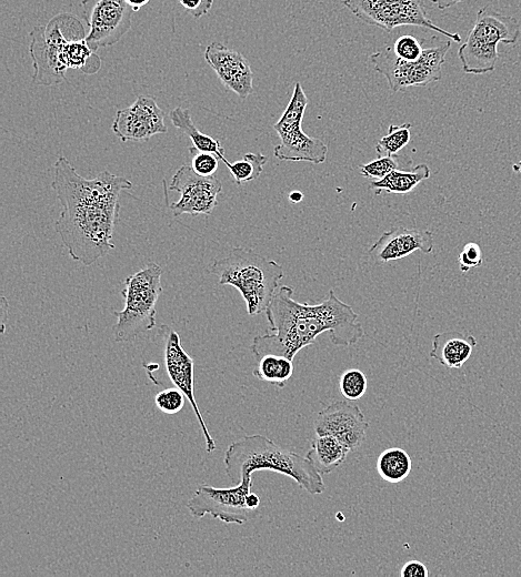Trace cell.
Here are the masks:
<instances>
[{
  "instance_id": "22",
  "label": "cell",
  "mask_w": 521,
  "mask_h": 577,
  "mask_svg": "<svg viewBox=\"0 0 521 577\" xmlns=\"http://www.w3.org/2000/svg\"><path fill=\"white\" fill-rule=\"evenodd\" d=\"M169 117L172 124L189 136L193 148L199 151L214 153L219 160L224 158V149L220 141L201 132L192 121L188 109L177 107L170 111Z\"/></svg>"
},
{
  "instance_id": "9",
  "label": "cell",
  "mask_w": 521,
  "mask_h": 577,
  "mask_svg": "<svg viewBox=\"0 0 521 577\" xmlns=\"http://www.w3.org/2000/svg\"><path fill=\"white\" fill-rule=\"evenodd\" d=\"M308 105L307 95L300 82H295L290 101L273 124L280 144L273 149V155L282 161H307L313 164L323 163L327 159L328 145L320 139L302 131V120Z\"/></svg>"
},
{
  "instance_id": "1",
  "label": "cell",
  "mask_w": 521,
  "mask_h": 577,
  "mask_svg": "<svg viewBox=\"0 0 521 577\" xmlns=\"http://www.w3.org/2000/svg\"><path fill=\"white\" fill-rule=\"evenodd\" d=\"M51 186L61 205L54 227L72 260L89 266L114 249L119 196L132 188L130 180L108 170L86 179L60 156L53 164Z\"/></svg>"
},
{
  "instance_id": "27",
  "label": "cell",
  "mask_w": 521,
  "mask_h": 577,
  "mask_svg": "<svg viewBox=\"0 0 521 577\" xmlns=\"http://www.w3.org/2000/svg\"><path fill=\"white\" fill-rule=\"evenodd\" d=\"M412 124L407 122L400 125L390 124L388 133L375 143V151L381 155L397 154L403 149L411 139L410 130Z\"/></svg>"
},
{
  "instance_id": "10",
  "label": "cell",
  "mask_w": 521,
  "mask_h": 577,
  "mask_svg": "<svg viewBox=\"0 0 521 577\" xmlns=\"http://www.w3.org/2000/svg\"><path fill=\"white\" fill-rule=\"evenodd\" d=\"M342 3L367 24L388 32L397 27L415 26L437 31L452 41H461L459 33L447 31L431 21L424 0H343Z\"/></svg>"
},
{
  "instance_id": "17",
  "label": "cell",
  "mask_w": 521,
  "mask_h": 577,
  "mask_svg": "<svg viewBox=\"0 0 521 577\" xmlns=\"http://www.w3.org/2000/svg\"><path fill=\"white\" fill-rule=\"evenodd\" d=\"M204 60L216 72L222 84L241 99L253 91V75L244 55L222 43L211 42L204 50Z\"/></svg>"
},
{
  "instance_id": "32",
  "label": "cell",
  "mask_w": 521,
  "mask_h": 577,
  "mask_svg": "<svg viewBox=\"0 0 521 577\" xmlns=\"http://www.w3.org/2000/svg\"><path fill=\"white\" fill-rule=\"evenodd\" d=\"M460 271L462 273L469 272L473 267L482 264V251L475 242L467 243L458 256Z\"/></svg>"
},
{
  "instance_id": "12",
  "label": "cell",
  "mask_w": 521,
  "mask_h": 577,
  "mask_svg": "<svg viewBox=\"0 0 521 577\" xmlns=\"http://www.w3.org/2000/svg\"><path fill=\"white\" fill-rule=\"evenodd\" d=\"M156 337L160 340L163 350V365L166 373L189 402L202 432L206 452L216 449V442L211 437L194 396V362L183 350L179 334L169 325L162 324Z\"/></svg>"
},
{
  "instance_id": "3",
  "label": "cell",
  "mask_w": 521,
  "mask_h": 577,
  "mask_svg": "<svg viewBox=\"0 0 521 577\" xmlns=\"http://www.w3.org/2000/svg\"><path fill=\"white\" fill-rule=\"evenodd\" d=\"M227 476L239 483L257 470L285 475L311 495L325 490L322 475L307 456L283 448L264 435H246L232 442L223 457Z\"/></svg>"
},
{
  "instance_id": "18",
  "label": "cell",
  "mask_w": 521,
  "mask_h": 577,
  "mask_svg": "<svg viewBox=\"0 0 521 577\" xmlns=\"http://www.w3.org/2000/svg\"><path fill=\"white\" fill-rule=\"evenodd\" d=\"M433 233L428 230L393 227L384 233L370 246L368 253L377 263L407 257L415 251L431 253Z\"/></svg>"
},
{
  "instance_id": "34",
  "label": "cell",
  "mask_w": 521,
  "mask_h": 577,
  "mask_svg": "<svg viewBox=\"0 0 521 577\" xmlns=\"http://www.w3.org/2000/svg\"><path fill=\"white\" fill-rule=\"evenodd\" d=\"M401 577H427L429 576V569L424 564L419 560H409L407 561L401 570Z\"/></svg>"
},
{
  "instance_id": "39",
  "label": "cell",
  "mask_w": 521,
  "mask_h": 577,
  "mask_svg": "<svg viewBox=\"0 0 521 577\" xmlns=\"http://www.w3.org/2000/svg\"><path fill=\"white\" fill-rule=\"evenodd\" d=\"M514 172L521 173V159L512 165Z\"/></svg>"
},
{
  "instance_id": "6",
  "label": "cell",
  "mask_w": 521,
  "mask_h": 577,
  "mask_svg": "<svg viewBox=\"0 0 521 577\" xmlns=\"http://www.w3.org/2000/svg\"><path fill=\"white\" fill-rule=\"evenodd\" d=\"M520 37V22L514 17L504 16L491 6L482 7L458 50L462 70L471 74L492 72L499 59L498 44H514Z\"/></svg>"
},
{
  "instance_id": "23",
  "label": "cell",
  "mask_w": 521,
  "mask_h": 577,
  "mask_svg": "<svg viewBox=\"0 0 521 577\" xmlns=\"http://www.w3.org/2000/svg\"><path fill=\"white\" fill-rule=\"evenodd\" d=\"M294 371L293 361L275 354H265L257 360L252 374L261 382L284 387Z\"/></svg>"
},
{
  "instance_id": "33",
  "label": "cell",
  "mask_w": 521,
  "mask_h": 577,
  "mask_svg": "<svg viewBox=\"0 0 521 577\" xmlns=\"http://www.w3.org/2000/svg\"><path fill=\"white\" fill-rule=\"evenodd\" d=\"M184 10L193 18L206 16L212 8L213 0H178Z\"/></svg>"
},
{
  "instance_id": "38",
  "label": "cell",
  "mask_w": 521,
  "mask_h": 577,
  "mask_svg": "<svg viewBox=\"0 0 521 577\" xmlns=\"http://www.w3.org/2000/svg\"><path fill=\"white\" fill-rule=\"evenodd\" d=\"M288 199L292 203H299L303 200V194L300 191H292L289 193Z\"/></svg>"
},
{
  "instance_id": "5",
  "label": "cell",
  "mask_w": 521,
  "mask_h": 577,
  "mask_svg": "<svg viewBox=\"0 0 521 577\" xmlns=\"http://www.w3.org/2000/svg\"><path fill=\"white\" fill-rule=\"evenodd\" d=\"M30 36L29 52L34 69L32 81L47 87L66 81L67 71L72 69L76 44L87 37L78 17L59 13L46 26L34 27Z\"/></svg>"
},
{
  "instance_id": "36",
  "label": "cell",
  "mask_w": 521,
  "mask_h": 577,
  "mask_svg": "<svg viewBox=\"0 0 521 577\" xmlns=\"http://www.w3.org/2000/svg\"><path fill=\"white\" fill-rule=\"evenodd\" d=\"M1 301H2L1 302V313H2V316H1V333H4L6 320H7L9 305H8V302H7L6 297H2Z\"/></svg>"
},
{
  "instance_id": "21",
  "label": "cell",
  "mask_w": 521,
  "mask_h": 577,
  "mask_svg": "<svg viewBox=\"0 0 521 577\" xmlns=\"http://www.w3.org/2000/svg\"><path fill=\"white\" fill-rule=\"evenodd\" d=\"M430 169L425 163H420L410 170H394L378 181H371L370 188L380 194L382 191L391 194H408L419 183L429 179Z\"/></svg>"
},
{
  "instance_id": "16",
  "label": "cell",
  "mask_w": 521,
  "mask_h": 577,
  "mask_svg": "<svg viewBox=\"0 0 521 577\" xmlns=\"http://www.w3.org/2000/svg\"><path fill=\"white\" fill-rule=\"evenodd\" d=\"M369 427L360 407L349 401H337L322 409L315 421V434H329L355 451L365 438Z\"/></svg>"
},
{
  "instance_id": "11",
  "label": "cell",
  "mask_w": 521,
  "mask_h": 577,
  "mask_svg": "<svg viewBox=\"0 0 521 577\" xmlns=\"http://www.w3.org/2000/svg\"><path fill=\"white\" fill-rule=\"evenodd\" d=\"M251 487L252 476L243 477L229 488L202 484L188 500L187 508L197 518L210 515L226 524L242 525L256 513L248 505Z\"/></svg>"
},
{
  "instance_id": "24",
  "label": "cell",
  "mask_w": 521,
  "mask_h": 577,
  "mask_svg": "<svg viewBox=\"0 0 521 577\" xmlns=\"http://www.w3.org/2000/svg\"><path fill=\"white\" fill-rule=\"evenodd\" d=\"M412 462L409 454L399 447L384 449L377 459V472L391 484L404 480L411 473Z\"/></svg>"
},
{
  "instance_id": "28",
  "label": "cell",
  "mask_w": 521,
  "mask_h": 577,
  "mask_svg": "<svg viewBox=\"0 0 521 577\" xmlns=\"http://www.w3.org/2000/svg\"><path fill=\"white\" fill-rule=\"evenodd\" d=\"M367 386V377L358 368L344 371L339 378L340 393L348 401L360 399L365 394Z\"/></svg>"
},
{
  "instance_id": "13",
  "label": "cell",
  "mask_w": 521,
  "mask_h": 577,
  "mask_svg": "<svg viewBox=\"0 0 521 577\" xmlns=\"http://www.w3.org/2000/svg\"><path fill=\"white\" fill-rule=\"evenodd\" d=\"M88 45L97 51L117 43L131 28L134 12L124 0H83Z\"/></svg>"
},
{
  "instance_id": "8",
  "label": "cell",
  "mask_w": 521,
  "mask_h": 577,
  "mask_svg": "<svg viewBox=\"0 0 521 577\" xmlns=\"http://www.w3.org/2000/svg\"><path fill=\"white\" fill-rule=\"evenodd\" d=\"M451 41H441L423 48L418 60L409 61L399 58L392 47H385L370 54L369 60L374 70L382 74L393 92L409 87H425L442 78V65Z\"/></svg>"
},
{
  "instance_id": "7",
  "label": "cell",
  "mask_w": 521,
  "mask_h": 577,
  "mask_svg": "<svg viewBox=\"0 0 521 577\" xmlns=\"http://www.w3.org/2000/svg\"><path fill=\"white\" fill-rule=\"evenodd\" d=\"M161 274V267L149 262L124 280L121 291L124 307L113 312L117 316L112 327L116 342L133 341L156 326V305L162 293Z\"/></svg>"
},
{
  "instance_id": "29",
  "label": "cell",
  "mask_w": 521,
  "mask_h": 577,
  "mask_svg": "<svg viewBox=\"0 0 521 577\" xmlns=\"http://www.w3.org/2000/svg\"><path fill=\"white\" fill-rule=\"evenodd\" d=\"M186 395L176 386L160 391L154 396L157 408L168 415L178 414L186 404Z\"/></svg>"
},
{
  "instance_id": "37",
  "label": "cell",
  "mask_w": 521,
  "mask_h": 577,
  "mask_svg": "<svg viewBox=\"0 0 521 577\" xmlns=\"http://www.w3.org/2000/svg\"><path fill=\"white\" fill-rule=\"evenodd\" d=\"M127 4L133 10L139 11L143 6H146L150 0H124Z\"/></svg>"
},
{
  "instance_id": "31",
  "label": "cell",
  "mask_w": 521,
  "mask_h": 577,
  "mask_svg": "<svg viewBox=\"0 0 521 577\" xmlns=\"http://www.w3.org/2000/svg\"><path fill=\"white\" fill-rule=\"evenodd\" d=\"M421 42L422 41L411 34H403L394 41L392 49L399 58L414 61L418 60L423 52Z\"/></svg>"
},
{
  "instance_id": "2",
  "label": "cell",
  "mask_w": 521,
  "mask_h": 577,
  "mask_svg": "<svg viewBox=\"0 0 521 577\" xmlns=\"http://www.w3.org/2000/svg\"><path fill=\"white\" fill-rule=\"evenodd\" d=\"M292 295L293 288L287 285L275 292L264 312L271 333L258 335L251 343L256 360L275 354L293 361L299 351L312 345L324 332L338 346H351L364 336L359 315L333 290L318 304L297 302Z\"/></svg>"
},
{
  "instance_id": "19",
  "label": "cell",
  "mask_w": 521,
  "mask_h": 577,
  "mask_svg": "<svg viewBox=\"0 0 521 577\" xmlns=\"http://www.w3.org/2000/svg\"><path fill=\"white\" fill-rule=\"evenodd\" d=\"M477 343L470 333L442 332L433 336L429 355L447 368H461L470 358Z\"/></svg>"
},
{
  "instance_id": "15",
  "label": "cell",
  "mask_w": 521,
  "mask_h": 577,
  "mask_svg": "<svg viewBox=\"0 0 521 577\" xmlns=\"http://www.w3.org/2000/svg\"><path fill=\"white\" fill-rule=\"evenodd\" d=\"M111 129L122 142H142L168 131L164 112L150 95H139L131 105L118 110Z\"/></svg>"
},
{
  "instance_id": "25",
  "label": "cell",
  "mask_w": 521,
  "mask_h": 577,
  "mask_svg": "<svg viewBox=\"0 0 521 577\" xmlns=\"http://www.w3.org/2000/svg\"><path fill=\"white\" fill-rule=\"evenodd\" d=\"M412 166V159L407 154L381 155L368 163L360 164V173L370 179L378 181L383 179L394 170H410Z\"/></svg>"
},
{
  "instance_id": "20",
  "label": "cell",
  "mask_w": 521,
  "mask_h": 577,
  "mask_svg": "<svg viewBox=\"0 0 521 577\" xmlns=\"http://www.w3.org/2000/svg\"><path fill=\"white\" fill-rule=\"evenodd\" d=\"M350 449L329 434H317L311 441L307 457L321 475H328L343 464Z\"/></svg>"
},
{
  "instance_id": "26",
  "label": "cell",
  "mask_w": 521,
  "mask_h": 577,
  "mask_svg": "<svg viewBox=\"0 0 521 577\" xmlns=\"http://www.w3.org/2000/svg\"><path fill=\"white\" fill-rule=\"evenodd\" d=\"M228 168L236 184L241 185L244 182L256 180L262 172L268 158L262 153H246L241 160L229 162L226 156L221 160Z\"/></svg>"
},
{
  "instance_id": "30",
  "label": "cell",
  "mask_w": 521,
  "mask_h": 577,
  "mask_svg": "<svg viewBox=\"0 0 521 577\" xmlns=\"http://www.w3.org/2000/svg\"><path fill=\"white\" fill-rule=\"evenodd\" d=\"M191 155V168L193 171L203 176H211L218 170L219 158L211 152L199 151L193 146L189 148Z\"/></svg>"
},
{
  "instance_id": "14",
  "label": "cell",
  "mask_w": 521,
  "mask_h": 577,
  "mask_svg": "<svg viewBox=\"0 0 521 577\" xmlns=\"http://www.w3.org/2000/svg\"><path fill=\"white\" fill-rule=\"evenodd\" d=\"M168 188L180 193V199L169 205L174 216L183 213L209 215L217 206V198L222 191L219 179L200 175L188 164L177 170Z\"/></svg>"
},
{
  "instance_id": "4",
  "label": "cell",
  "mask_w": 521,
  "mask_h": 577,
  "mask_svg": "<svg viewBox=\"0 0 521 577\" xmlns=\"http://www.w3.org/2000/svg\"><path fill=\"white\" fill-rule=\"evenodd\" d=\"M209 272L218 277L220 285H231L240 292L249 315L265 312L284 276L278 262L240 246L216 259Z\"/></svg>"
},
{
  "instance_id": "35",
  "label": "cell",
  "mask_w": 521,
  "mask_h": 577,
  "mask_svg": "<svg viewBox=\"0 0 521 577\" xmlns=\"http://www.w3.org/2000/svg\"><path fill=\"white\" fill-rule=\"evenodd\" d=\"M433 4L438 7L440 10L448 9L463 0H430Z\"/></svg>"
}]
</instances>
